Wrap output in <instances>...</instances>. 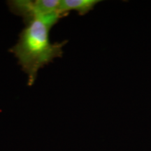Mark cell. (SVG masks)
<instances>
[{
    "label": "cell",
    "instance_id": "obj_3",
    "mask_svg": "<svg viewBox=\"0 0 151 151\" xmlns=\"http://www.w3.org/2000/svg\"><path fill=\"white\" fill-rule=\"evenodd\" d=\"M99 2V0H60V14L65 16L69 11H76L83 16L92 11Z\"/></svg>",
    "mask_w": 151,
    "mask_h": 151
},
{
    "label": "cell",
    "instance_id": "obj_2",
    "mask_svg": "<svg viewBox=\"0 0 151 151\" xmlns=\"http://www.w3.org/2000/svg\"><path fill=\"white\" fill-rule=\"evenodd\" d=\"M60 3V0H13L8 1V5L11 12L21 17L26 23L36 18L58 14L62 16L59 11Z\"/></svg>",
    "mask_w": 151,
    "mask_h": 151
},
{
    "label": "cell",
    "instance_id": "obj_1",
    "mask_svg": "<svg viewBox=\"0 0 151 151\" xmlns=\"http://www.w3.org/2000/svg\"><path fill=\"white\" fill-rule=\"evenodd\" d=\"M62 17L53 15L26 22L18 41L10 49L27 76L28 86H33L41 68L63 54L67 41L52 43L49 36L50 29Z\"/></svg>",
    "mask_w": 151,
    "mask_h": 151
}]
</instances>
